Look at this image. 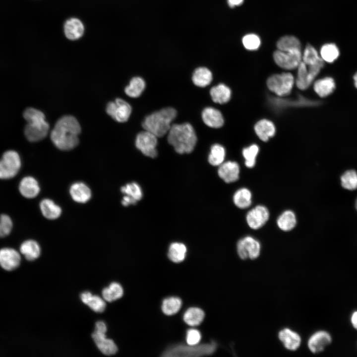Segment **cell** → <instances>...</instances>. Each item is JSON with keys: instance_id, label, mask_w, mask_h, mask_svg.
I'll return each instance as SVG.
<instances>
[{"instance_id": "cell-49", "label": "cell", "mask_w": 357, "mask_h": 357, "mask_svg": "<svg viewBox=\"0 0 357 357\" xmlns=\"http://www.w3.org/2000/svg\"><path fill=\"white\" fill-rule=\"evenodd\" d=\"M351 322L355 329L357 330V311H354L351 317Z\"/></svg>"}, {"instance_id": "cell-42", "label": "cell", "mask_w": 357, "mask_h": 357, "mask_svg": "<svg viewBox=\"0 0 357 357\" xmlns=\"http://www.w3.org/2000/svg\"><path fill=\"white\" fill-rule=\"evenodd\" d=\"M259 152V147L252 144L242 150V155L245 160V165L249 168L255 166L256 158Z\"/></svg>"}, {"instance_id": "cell-4", "label": "cell", "mask_w": 357, "mask_h": 357, "mask_svg": "<svg viewBox=\"0 0 357 357\" xmlns=\"http://www.w3.org/2000/svg\"><path fill=\"white\" fill-rule=\"evenodd\" d=\"M177 116V112L174 108H165L147 116L142 125L144 130L152 133L157 137H161L168 133L171 124Z\"/></svg>"}, {"instance_id": "cell-28", "label": "cell", "mask_w": 357, "mask_h": 357, "mask_svg": "<svg viewBox=\"0 0 357 357\" xmlns=\"http://www.w3.org/2000/svg\"><path fill=\"white\" fill-rule=\"evenodd\" d=\"M213 79L211 71L207 67H199L194 71L192 80L194 85L199 87H205L209 85Z\"/></svg>"}, {"instance_id": "cell-5", "label": "cell", "mask_w": 357, "mask_h": 357, "mask_svg": "<svg viewBox=\"0 0 357 357\" xmlns=\"http://www.w3.org/2000/svg\"><path fill=\"white\" fill-rule=\"evenodd\" d=\"M217 345L215 342L202 345H178L166 350L163 357H199L214 353Z\"/></svg>"}, {"instance_id": "cell-19", "label": "cell", "mask_w": 357, "mask_h": 357, "mask_svg": "<svg viewBox=\"0 0 357 357\" xmlns=\"http://www.w3.org/2000/svg\"><path fill=\"white\" fill-rule=\"evenodd\" d=\"M201 116L204 123L210 127L218 128L224 124V120L222 113L214 108H205L202 111Z\"/></svg>"}, {"instance_id": "cell-1", "label": "cell", "mask_w": 357, "mask_h": 357, "mask_svg": "<svg viewBox=\"0 0 357 357\" xmlns=\"http://www.w3.org/2000/svg\"><path fill=\"white\" fill-rule=\"evenodd\" d=\"M80 132V125L75 118L72 116H64L56 122L51 132L50 137L58 149L68 151L78 145Z\"/></svg>"}, {"instance_id": "cell-41", "label": "cell", "mask_w": 357, "mask_h": 357, "mask_svg": "<svg viewBox=\"0 0 357 357\" xmlns=\"http://www.w3.org/2000/svg\"><path fill=\"white\" fill-rule=\"evenodd\" d=\"M120 191L124 195L128 196L136 201L140 200L143 196L141 187L135 182L127 183L122 186Z\"/></svg>"}, {"instance_id": "cell-35", "label": "cell", "mask_w": 357, "mask_h": 357, "mask_svg": "<svg viewBox=\"0 0 357 357\" xmlns=\"http://www.w3.org/2000/svg\"><path fill=\"white\" fill-rule=\"evenodd\" d=\"M204 317V312L200 308L190 307L183 315V320L188 325L192 326L199 325Z\"/></svg>"}, {"instance_id": "cell-32", "label": "cell", "mask_w": 357, "mask_h": 357, "mask_svg": "<svg viewBox=\"0 0 357 357\" xmlns=\"http://www.w3.org/2000/svg\"><path fill=\"white\" fill-rule=\"evenodd\" d=\"M251 193L246 188L238 189L234 194L233 201L235 205L240 209H245L251 204Z\"/></svg>"}, {"instance_id": "cell-48", "label": "cell", "mask_w": 357, "mask_h": 357, "mask_svg": "<svg viewBox=\"0 0 357 357\" xmlns=\"http://www.w3.org/2000/svg\"><path fill=\"white\" fill-rule=\"evenodd\" d=\"M244 0H227L228 4L231 7H235L241 5Z\"/></svg>"}, {"instance_id": "cell-3", "label": "cell", "mask_w": 357, "mask_h": 357, "mask_svg": "<svg viewBox=\"0 0 357 357\" xmlns=\"http://www.w3.org/2000/svg\"><path fill=\"white\" fill-rule=\"evenodd\" d=\"M23 116L27 121L24 133L28 141H39L47 136L50 126L42 112L34 108H28L24 111Z\"/></svg>"}, {"instance_id": "cell-13", "label": "cell", "mask_w": 357, "mask_h": 357, "mask_svg": "<svg viewBox=\"0 0 357 357\" xmlns=\"http://www.w3.org/2000/svg\"><path fill=\"white\" fill-rule=\"evenodd\" d=\"M269 218L268 209L262 205H257L247 214L246 220L248 226L254 230L263 227Z\"/></svg>"}, {"instance_id": "cell-17", "label": "cell", "mask_w": 357, "mask_h": 357, "mask_svg": "<svg viewBox=\"0 0 357 357\" xmlns=\"http://www.w3.org/2000/svg\"><path fill=\"white\" fill-rule=\"evenodd\" d=\"M92 337L99 350L104 355H115L118 351V347L111 339L106 337V333L94 331Z\"/></svg>"}, {"instance_id": "cell-26", "label": "cell", "mask_w": 357, "mask_h": 357, "mask_svg": "<svg viewBox=\"0 0 357 357\" xmlns=\"http://www.w3.org/2000/svg\"><path fill=\"white\" fill-rule=\"evenodd\" d=\"M40 208L42 215L48 219H56L61 214L60 207L50 199H43L40 202Z\"/></svg>"}, {"instance_id": "cell-39", "label": "cell", "mask_w": 357, "mask_h": 357, "mask_svg": "<svg viewBox=\"0 0 357 357\" xmlns=\"http://www.w3.org/2000/svg\"><path fill=\"white\" fill-rule=\"evenodd\" d=\"M341 184L343 188L348 190L357 189V172L353 169L344 172L340 177Z\"/></svg>"}, {"instance_id": "cell-7", "label": "cell", "mask_w": 357, "mask_h": 357, "mask_svg": "<svg viewBox=\"0 0 357 357\" xmlns=\"http://www.w3.org/2000/svg\"><path fill=\"white\" fill-rule=\"evenodd\" d=\"M295 82L292 74L284 72L270 76L266 83L268 89L271 92L279 97H283L290 94Z\"/></svg>"}, {"instance_id": "cell-52", "label": "cell", "mask_w": 357, "mask_h": 357, "mask_svg": "<svg viewBox=\"0 0 357 357\" xmlns=\"http://www.w3.org/2000/svg\"><path fill=\"white\" fill-rule=\"evenodd\" d=\"M0 238H1V235L0 226Z\"/></svg>"}, {"instance_id": "cell-50", "label": "cell", "mask_w": 357, "mask_h": 357, "mask_svg": "<svg viewBox=\"0 0 357 357\" xmlns=\"http://www.w3.org/2000/svg\"><path fill=\"white\" fill-rule=\"evenodd\" d=\"M354 79L355 87L357 88V72L354 75Z\"/></svg>"}, {"instance_id": "cell-47", "label": "cell", "mask_w": 357, "mask_h": 357, "mask_svg": "<svg viewBox=\"0 0 357 357\" xmlns=\"http://www.w3.org/2000/svg\"><path fill=\"white\" fill-rule=\"evenodd\" d=\"M137 202V201L126 195H124L121 200V204L124 206H128L130 205H134Z\"/></svg>"}, {"instance_id": "cell-20", "label": "cell", "mask_w": 357, "mask_h": 357, "mask_svg": "<svg viewBox=\"0 0 357 357\" xmlns=\"http://www.w3.org/2000/svg\"><path fill=\"white\" fill-rule=\"evenodd\" d=\"M69 193L74 201L81 203L88 202L92 195L90 188L82 182L73 183L70 187Z\"/></svg>"}, {"instance_id": "cell-23", "label": "cell", "mask_w": 357, "mask_h": 357, "mask_svg": "<svg viewBox=\"0 0 357 357\" xmlns=\"http://www.w3.org/2000/svg\"><path fill=\"white\" fill-rule=\"evenodd\" d=\"M20 253L28 261H34L37 259L41 254V248L39 243L33 239L24 241L19 248Z\"/></svg>"}, {"instance_id": "cell-25", "label": "cell", "mask_w": 357, "mask_h": 357, "mask_svg": "<svg viewBox=\"0 0 357 357\" xmlns=\"http://www.w3.org/2000/svg\"><path fill=\"white\" fill-rule=\"evenodd\" d=\"M336 84L333 78L326 77L316 80L314 84V90L320 97L330 95L335 90Z\"/></svg>"}, {"instance_id": "cell-8", "label": "cell", "mask_w": 357, "mask_h": 357, "mask_svg": "<svg viewBox=\"0 0 357 357\" xmlns=\"http://www.w3.org/2000/svg\"><path fill=\"white\" fill-rule=\"evenodd\" d=\"M273 58L279 67L292 70L297 68L302 61V53L301 50L283 51L277 50L274 52Z\"/></svg>"}, {"instance_id": "cell-9", "label": "cell", "mask_w": 357, "mask_h": 357, "mask_svg": "<svg viewBox=\"0 0 357 357\" xmlns=\"http://www.w3.org/2000/svg\"><path fill=\"white\" fill-rule=\"evenodd\" d=\"M157 137L152 133L144 130L140 132L136 136L135 146L146 156L155 158L157 156L156 147Z\"/></svg>"}, {"instance_id": "cell-33", "label": "cell", "mask_w": 357, "mask_h": 357, "mask_svg": "<svg viewBox=\"0 0 357 357\" xmlns=\"http://www.w3.org/2000/svg\"><path fill=\"white\" fill-rule=\"evenodd\" d=\"M226 150L225 148L219 144H215L211 147L208 160L210 164L214 166L221 165L225 158Z\"/></svg>"}, {"instance_id": "cell-2", "label": "cell", "mask_w": 357, "mask_h": 357, "mask_svg": "<svg viewBox=\"0 0 357 357\" xmlns=\"http://www.w3.org/2000/svg\"><path fill=\"white\" fill-rule=\"evenodd\" d=\"M197 138L193 126L188 122L173 124L168 132V141L178 154L189 153L194 149Z\"/></svg>"}, {"instance_id": "cell-14", "label": "cell", "mask_w": 357, "mask_h": 357, "mask_svg": "<svg viewBox=\"0 0 357 357\" xmlns=\"http://www.w3.org/2000/svg\"><path fill=\"white\" fill-rule=\"evenodd\" d=\"M332 342L330 334L326 331L320 330L313 333L309 338L307 346L313 354L323 352Z\"/></svg>"}, {"instance_id": "cell-12", "label": "cell", "mask_w": 357, "mask_h": 357, "mask_svg": "<svg viewBox=\"0 0 357 357\" xmlns=\"http://www.w3.org/2000/svg\"><path fill=\"white\" fill-rule=\"evenodd\" d=\"M20 253L11 247L0 249V266L6 271L16 270L20 265Z\"/></svg>"}, {"instance_id": "cell-30", "label": "cell", "mask_w": 357, "mask_h": 357, "mask_svg": "<svg viewBox=\"0 0 357 357\" xmlns=\"http://www.w3.org/2000/svg\"><path fill=\"white\" fill-rule=\"evenodd\" d=\"M277 224L281 230L285 232L290 231L296 225V216L291 210L285 211L278 217Z\"/></svg>"}, {"instance_id": "cell-6", "label": "cell", "mask_w": 357, "mask_h": 357, "mask_svg": "<svg viewBox=\"0 0 357 357\" xmlns=\"http://www.w3.org/2000/svg\"><path fill=\"white\" fill-rule=\"evenodd\" d=\"M21 167V160L18 152L9 150L5 151L0 159V179H9L15 177Z\"/></svg>"}, {"instance_id": "cell-51", "label": "cell", "mask_w": 357, "mask_h": 357, "mask_svg": "<svg viewBox=\"0 0 357 357\" xmlns=\"http://www.w3.org/2000/svg\"><path fill=\"white\" fill-rule=\"evenodd\" d=\"M355 207L356 210L357 211V198H356V200H355Z\"/></svg>"}, {"instance_id": "cell-29", "label": "cell", "mask_w": 357, "mask_h": 357, "mask_svg": "<svg viewBox=\"0 0 357 357\" xmlns=\"http://www.w3.org/2000/svg\"><path fill=\"white\" fill-rule=\"evenodd\" d=\"M146 87L144 80L139 76L133 77L124 89L125 94L131 98H137L143 93Z\"/></svg>"}, {"instance_id": "cell-40", "label": "cell", "mask_w": 357, "mask_h": 357, "mask_svg": "<svg viewBox=\"0 0 357 357\" xmlns=\"http://www.w3.org/2000/svg\"><path fill=\"white\" fill-rule=\"evenodd\" d=\"M181 300L177 297H170L165 299L162 303V309L166 315H171L177 313L181 306Z\"/></svg>"}, {"instance_id": "cell-18", "label": "cell", "mask_w": 357, "mask_h": 357, "mask_svg": "<svg viewBox=\"0 0 357 357\" xmlns=\"http://www.w3.org/2000/svg\"><path fill=\"white\" fill-rule=\"evenodd\" d=\"M18 190L23 197L31 199L36 197L40 191L38 181L31 176L23 178L19 182Z\"/></svg>"}, {"instance_id": "cell-11", "label": "cell", "mask_w": 357, "mask_h": 357, "mask_svg": "<svg viewBox=\"0 0 357 357\" xmlns=\"http://www.w3.org/2000/svg\"><path fill=\"white\" fill-rule=\"evenodd\" d=\"M106 112L114 119L118 122L126 121L131 113V107L127 102L117 98L114 102L108 103Z\"/></svg>"}, {"instance_id": "cell-10", "label": "cell", "mask_w": 357, "mask_h": 357, "mask_svg": "<svg viewBox=\"0 0 357 357\" xmlns=\"http://www.w3.org/2000/svg\"><path fill=\"white\" fill-rule=\"evenodd\" d=\"M237 250L239 257L242 260H254L260 254L259 242L250 236H246L238 240Z\"/></svg>"}, {"instance_id": "cell-45", "label": "cell", "mask_w": 357, "mask_h": 357, "mask_svg": "<svg viewBox=\"0 0 357 357\" xmlns=\"http://www.w3.org/2000/svg\"><path fill=\"white\" fill-rule=\"evenodd\" d=\"M0 226L1 238L9 235L13 227V222L11 218L7 214H1L0 215Z\"/></svg>"}, {"instance_id": "cell-27", "label": "cell", "mask_w": 357, "mask_h": 357, "mask_svg": "<svg viewBox=\"0 0 357 357\" xmlns=\"http://www.w3.org/2000/svg\"><path fill=\"white\" fill-rule=\"evenodd\" d=\"M80 298L84 303L88 305L96 312H103L106 308V304L105 300L98 296L92 295L89 292L82 293Z\"/></svg>"}, {"instance_id": "cell-24", "label": "cell", "mask_w": 357, "mask_h": 357, "mask_svg": "<svg viewBox=\"0 0 357 357\" xmlns=\"http://www.w3.org/2000/svg\"><path fill=\"white\" fill-rule=\"evenodd\" d=\"M210 94L214 102L223 104L230 101L231 97V90L225 84L220 83L211 88Z\"/></svg>"}, {"instance_id": "cell-46", "label": "cell", "mask_w": 357, "mask_h": 357, "mask_svg": "<svg viewBox=\"0 0 357 357\" xmlns=\"http://www.w3.org/2000/svg\"><path fill=\"white\" fill-rule=\"evenodd\" d=\"M201 338L200 332L195 329L188 330L186 333V342L190 345H197L199 343Z\"/></svg>"}, {"instance_id": "cell-36", "label": "cell", "mask_w": 357, "mask_h": 357, "mask_svg": "<svg viewBox=\"0 0 357 357\" xmlns=\"http://www.w3.org/2000/svg\"><path fill=\"white\" fill-rule=\"evenodd\" d=\"M340 55L339 48L334 43H327L323 45L320 51L321 59L329 63L333 62Z\"/></svg>"}, {"instance_id": "cell-34", "label": "cell", "mask_w": 357, "mask_h": 357, "mask_svg": "<svg viewBox=\"0 0 357 357\" xmlns=\"http://www.w3.org/2000/svg\"><path fill=\"white\" fill-rule=\"evenodd\" d=\"M186 251V247L183 243L173 242L169 247L168 257L173 262L179 263L184 259Z\"/></svg>"}, {"instance_id": "cell-22", "label": "cell", "mask_w": 357, "mask_h": 357, "mask_svg": "<svg viewBox=\"0 0 357 357\" xmlns=\"http://www.w3.org/2000/svg\"><path fill=\"white\" fill-rule=\"evenodd\" d=\"M254 130L259 139L266 142L275 135L276 128L272 121L267 119H262L255 124Z\"/></svg>"}, {"instance_id": "cell-16", "label": "cell", "mask_w": 357, "mask_h": 357, "mask_svg": "<svg viewBox=\"0 0 357 357\" xmlns=\"http://www.w3.org/2000/svg\"><path fill=\"white\" fill-rule=\"evenodd\" d=\"M278 338L285 348L291 351L298 349L301 342L300 335L290 328H286L280 331Z\"/></svg>"}, {"instance_id": "cell-38", "label": "cell", "mask_w": 357, "mask_h": 357, "mask_svg": "<svg viewBox=\"0 0 357 357\" xmlns=\"http://www.w3.org/2000/svg\"><path fill=\"white\" fill-rule=\"evenodd\" d=\"M123 291L121 285L116 282L112 283L108 288H104L102 291V296L104 300L112 302L122 297Z\"/></svg>"}, {"instance_id": "cell-21", "label": "cell", "mask_w": 357, "mask_h": 357, "mask_svg": "<svg viewBox=\"0 0 357 357\" xmlns=\"http://www.w3.org/2000/svg\"><path fill=\"white\" fill-rule=\"evenodd\" d=\"M84 27L80 20L71 18L64 25V32L67 38L71 40L79 39L84 33Z\"/></svg>"}, {"instance_id": "cell-44", "label": "cell", "mask_w": 357, "mask_h": 357, "mask_svg": "<svg viewBox=\"0 0 357 357\" xmlns=\"http://www.w3.org/2000/svg\"><path fill=\"white\" fill-rule=\"evenodd\" d=\"M242 42L244 48L250 51L257 50L261 44L259 36L253 33L245 35L242 38Z\"/></svg>"}, {"instance_id": "cell-31", "label": "cell", "mask_w": 357, "mask_h": 357, "mask_svg": "<svg viewBox=\"0 0 357 357\" xmlns=\"http://www.w3.org/2000/svg\"><path fill=\"white\" fill-rule=\"evenodd\" d=\"M276 45L278 50L283 51L301 50V43L294 36L287 35L281 37Z\"/></svg>"}, {"instance_id": "cell-37", "label": "cell", "mask_w": 357, "mask_h": 357, "mask_svg": "<svg viewBox=\"0 0 357 357\" xmlns=\"http://www.w3.org/2000/svg\"><path fill=\"white\" fill-rule=\"evenodd\" d=\"M297 77L295 81L297 87L300 90H305L311 84L309 81L306 64L302 61L297 67Z\"/></svg>"}, {"instance_id": "cell-43", "label": "cell", "mask_w": 357, "mask_h": 357, "mask_svg": "<svg viewBox=\"0 0 357 357\" xmlns=\"http://www.w3.org/2000/svg\"><path fill=\"white\" fill-rule=\"evenodd\" d=\"M321 58L316 50L311 45H307L302 54V61L307 65L313 64L318 62Z\"/></svg>"}, {"instance_id": "cell-15", "label": "cell", "mask_w": 357, "mask_h": 357, "mask_svg": "<svg viewBox=\"0 0 357 357\" xmlns=\"http://www.w3.org/2000/svg\"><path fill=\"white\" fill-rule=\"evenodd\" d=\"M219 166L218 175L225 182H233L238 179L239 166L237 162L229 161L223 163Z\"/></svg>"}]
</instances>
